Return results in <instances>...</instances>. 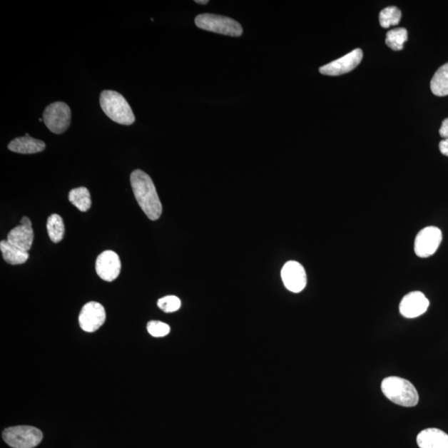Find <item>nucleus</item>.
<instances>
[{
	"label": "nucleus",
	"mask_w": 448,
	"mask_h": 448,
	"mask_svg": "<svg viewBox=\"0 0 448 448\" xmlns=\"http://www.w3.org/2000/svg\"><path fill=\"white\" fill-rule=\"evenodd\" d=\"M402 14L395 6L385 8L380 14V23L382 27L388 29L399 23Z\"/></svg>",
	"instance_id": "nucleus-21"
},
{
	"label": "nucleus",
	"mask_w": 448,
	"mask_h": 448,
	"mask_svg": "<svg viewBox=\"0 0 448 448\" xmlns=\"http://www.w3.org/2000/svg\"><path fill=\"white\" fill-rule=\"evenodd\" d=\"M0 250H1L4 261L11 265L23 264L26 263L29 258L27 251L13 245L8 240H3L0 243Z\"/></svg>",
	"instance_id": "nucleus-16"
},
{
	"label": "nucleus",
	"mask_w": 448,
	"mask_h": 448,
	"mask_svg": "<svg viewBox=\"0 0 448 448\" xmlns=\"http://www.w3.org/2000/svg\"><path fill=\"white\" fill-rule=\"evenodd\" d=\"M100 105L104 113L116 123L130 126L136 117L124 96L115 91L106 90L101 93Z\"/></svg>",
	"instance_id": "nucleus-3"
},
{
	"label": "nucleus",
	"mask_w": 448,
	"mask_h": 448,
	"mask_svg": "<svg viewBox=\"0 0 448 448\" xmlns=\"http://www.w3.org/2000/svg\"><path fill=\"white\" fill-rule=\"evenodd\" d=\"M9 149L19 154H36L46 148L44 141L32 138L31 136L19 137L9 144Z\"/></svg>",
	"instance_id": "nucleus-15"
},
{
	"label": "nucleus",
	"mask_w": 448,
	"mask_h": 448,
	"mask_svg": "<svg viewBox=\"0 0 448 448\" xmlns=\"http://www.w3.org/2000/svg\"><path fill=\"white\" fill-rule=\"evenodd\" d=\"M417 444L420 448H448V435L440 429H427L417 435Z\"/></svg>",
	"instance_id": "nucleus-14"
},
{
	"label": "nucleus",
	"mask_w": 448,
	"mask_h": 448,
	"mask_svg": "<svg viewBox=\"0 0 448 448\" xmlns=\"http://www.w3.org/2000/svg\"><path fill=\"white\" fill-rule=\"evenodd\" d=\"M158 307L166 313L177 312L181 307L180 298L175 296H167L158 300Z\"/></svg>",
	"instance_id": "nucleus-22"
},
{
	"label": "nucleus",
	"mask_w": 448,
	"mask_h": 448,
	"mask_svg": "<svg viewBox=\"0 0 448 448\" xmlns=\"http://www.w3.org/2000/svg\"><path fill=\"white\" fill-rule=\"evenodd\" d=\"M429 300L421 292H412L402 299L399 312L406 318H416L427 312Z\"/></svg>",
	"instance_id": "nucleus-12"
},
{
	"label": "nucleus",
	"mask_w": 448,
	"mask_h": 448,
	"mask_svg": "<svg viewBox=\"0 0 448 448\" xmlns=\"http://www.w3.org/2000/svg\"><path fill=\"white\" fill-rule=\"evenodd\" d=\"M195 2L200 4H207L208 3V0H206V1H200V0H198V1Z\"/></svg>",
	"instance_id": "nucleus-26"
},
{
	"label": "nucleus",
	"mask_w": 448,
	"mask_h": 448,
	"mask_svg": "<svg viewBox=\"0 0 448 448\" xmlns=\"http://www.w3.org/2000/svg\"><path fill=\"white\" fill-rule=\"evenodd\" d=\"M439 134L442 138L448 139V118L442 121V127L439 131Z\"/></svg>",
	"instance_id": "nucleus-24"
},
{
	"label": "nucleus",
	"mask_w": 448,
	"mask_h": 448,
	"mask_svg": "<svg viewBox=\"0 0 448 448\" xmlns=\"http://www.w3.org/2000/svg\"><path fill=\"white\" fill-rule=\"evenodd\" d=\"M43 116L46 126L55 134L63 133L71 124L70 108L62 101L48 106Z\"/></svg>",
	"instance_id": "nucleus-6"
},
{
	"label": "nucleus",
	"mask_w": 448,
	"mask_h": 448,
	"mask_svg": "<svg viewBox=\"0 0 448 448\" xmlns=\"http://www.w3.org/2000/svg\"><path fill=\"white\" fill-rule=\"evenodd\" d=\"M34 238L31 220L28 217H23L20 225L9 233L7 240L22 250L29 252L32 248Z\"/></svg>",
	"instance_id": "nucleus-13"
},
{
	"label": "nucleus",
	"mask_w": 448,
	"mask_h": 448,
	"mask_svg": "<svg viewBox=\"0 0 448 448\" xmlns=\"http://www.w3.org/2000/svg\"><path fill=\"white\" fill-rule=\"evenodd\" d=\"M196 26L216 34L228 35V36L239 37L243 34V28L240 24L235 20L221 16V15L203 14L195 18Z\"/></svg>",
	"instance_id": "nucleus-4"
},
{
	"label": "nucleus",
	"mask_w": 448,
	"mask_h": 448,
	"mask_svg": "<svg viewBox=\"0 0 448 448\" xmlns=\"http://www.w3.org/2000/svg\"><path fill=\"white\" fill-rule=\"evenodd\" d=\"M147 330L154 337H164L170 332V327L169 325L159 322V320H151L147 325Z\"/></svg>",
	"instance_id": "nucleus-23"
},
{
	"label": "nucleus",
	"mask_w": 448,
	"mask_h": 448,
	"mask_svg": "<svg viewBox=\"0 0 448 448\" xmlns=\"http://www.w3.org/2000/svg\"><path fill=\"white\" fill-rule=\"evenodd\" d=\"M383 394L395 404L403 407H414L419 404V393L409 380L400 377L391 376L382 381Z\"/></svg>",
	"instance_id": "nucleus-2"
},
{
	"label": "nucleus",
	"mask_w": 448,
	"mask_h": 448,
	"mask_svg": "<svg viewBox=\"0 0 448 448\" xmlns=\"http://www.w3.org/2000/svg\"><path fill=\"white\" fill-rule=\"evenodd\" d=\"M363 58L362 50L356 49L334 62L320 68V73L328 76H340L351 72L358 67Z\"/></svg>",
	"instance_id": "nucleus-9"
},
{
	"label": "nucleus",
	"mask_w": 448,
	"mask_h": 448,
	"mask_svg": "<svg viewBox=\"0 0 448 448\" xmlns=\"http://www.w3.org/2000/svg\"><path fill=\"white\" fill-rule=\"evenodd\" d=\"M281 274L285 287L290 292L298 293L307 286V273L302 265L296 261H289L285 264Z\"/></svg>",
	"instance_id": "nucleus-10"
},
{
	"label": "nucleus",
	"mask_w": 448,
	"mask_h": 448,
	"mask_svg": "<svg viewBox=\"0 0 448 448\" xmlns=\"http://www.w3.org/2000/svg\"><path fill=\"white\" fill-rule=\"evenodd\" d=\"M408 40V32L403 28L390 30L386 35V44L394 51L404 49L406 41Z\"/></svg>",
	"instance_id": "nucleus-20"
},
{
	"label": "nucleus",
	"mask_w": 448,
	"mask_h": 448,
	"mask_svg": "<svg viewBox=\"0 0 448 448\" xmlns=\"http://www.w3.org/2000/svg\"><path fill=\"white\" fill-rule=\"evenodd\" d=\"M68 200L81 212H86L91 206V195L88 188L79 187L71 190Z\"/></svg>",
	"instance_id": "nucleus-18"
},
{
	"label": "nucleus",
	"mask_w": 448,
	"mask_h": 448,
	"mask_svg": "<svg viewBox=\"0 0 448 448\" xmlns=\"http://www.w3.org/2000/svg\"><path fill=\"white\" fill-rule=\"evenodd\" d=\"M121 263L118 254L111 250L101 253L96 261V271L106 282H113L118 278Z\"/></svg>",
	"instance_id": "nucleus-11"
},
{
	"label": "nucleus",
	"mask_w": 448,
	"mask_h": 448,
	"mask_svg": "<svg viewBox=\"0 0 448 448\" xmlns=\"http://www.w3.org/2000/svg\"><path fill=\"white\" fill-rule=\"evenodd\" d=\"M432 93L437 96L448 95V63L442 65L431 80Z\"/></svg>",
	"instance_id": "nucleus-17"
},
{
	"label": "nucleus",
	"mask_w": 448,
	"mask_h": 448,
	"mask_svg": "<svg viewBox=\"0 0 448 448\" xmlns=\"http://www.w3.org/2000/svg\"><path fill=\"white\" fill-rule=\"evenodd\" d=\"M47 230L49 236L54 243H58L63 240L65 226L62 217L52 215L48 218Z\"/></svg>",
	"instance_id": "nucleus-19"
},
{
	"label": "nucleus",
	"mask_w": 448,
	"mask_h": 448,
	"mask_svg": "<svg viewBox=\"0 0 448 448\" xmlns=\"http://www.w3.org/2000/svg\"><path fill=\"white\" fill-rule=\"evenodd\" d=\"M439 149L442 155L448 156V139L442 140L440 142Z\"/></svg>",
	"instance_id": "nucleus-25"
},
{
	"label": "nucleus",
	"mask_w": 448,
	"mask_h": 448,
	"mask_svg": "<svg viewBox=\"0 0 448 448\" xmlns=\"http://www.w3.org/2000/svg\"><path fill=\"white\" fill-rule=\"evenodd\" d=\"M131 184L136 200L146 216L153 221L159 220L162 205L151 178L146 172L136 170L131 173Z\"/></svg>",
	"instance_id": "nucleus-1"
},
{
	"label": "nucleus",
	"mask_w": 448,
	"mask_h": 448,
	"mask_svg": "<svg viewBox=\"0 0 448 448\" xmlns=\"http://www.w3.org/2000/svg\"><path fill=\"white\" fill-rule=\"evenodd\" d=\"M106 320L103 305L96 302L86 303L79 315V325L86 332H96Z\"/></svg>",
	"instance_id": "nucleus-8"
},
{
	"label": "nucleus",
	"mask_w": 448,
	"mask_h": 448,
	"mask_svg": "<svg viewBox=\"0 0 448 448\" xmlns=\"http://www.w3.org/2000/svg\"><path fill=\"white\" fill-rule=\"evenodd\" d=\"M442 234L439 228L427 227L417 234L414 252L419 258H429L437 252L442 243Z\"/></svg>",
	"instance_id": "nucleus-7"
},
{
	"label": "nucleus",
	"mask_w": 448,
	"mask_h": 448,
	"mask_svg": "<svg viewBox=\"0 0 448 448\" xmlns=\"http://www.w3.org/2000/svg\"><path fill=\"white\" fill-rule=\"evenodd\" d=\"M43 432L32 426L8 427L3 432L5 442L13 448H34L43 440Z\"/></svg>",
	"instance_id": "nucleus-5"
}]
</instances>
